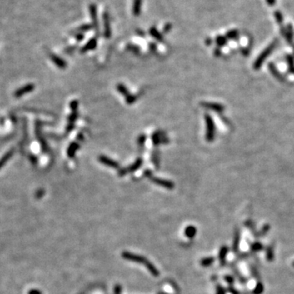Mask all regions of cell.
Segmentation results:
<instances>
[{"instance_id": "6da1fadb", "label": "cell", "mask_w": 294, "mask_h": 294, "mask_svg": "<svg viewBox=\"0 0 294 294\" xmlns=\"http://www.w3.org/2000/svg\"><path fill=\"white\" fill-rule=\"evenodd\" d=\"M122 256H123V258L127 259V260L132 261V262H137L139 263V264L143 265L154 276H159V271L157 270L156 267H155L152 263L150 262H149L146 257H144L140 256V255H136V254L132 253V252H123V253H122Z\"/></svg>"}, {"instance_id": "7a4b0ae2", "label": "cell", "mask_w": 294, "mask_h": 294, "mask_svg": "<svg viewBox=\"0 0 294 294\" xmlns=\"http://www.w3.org/2000/svg\"><path fill=\"white\" fill-rule=\"evenodd\" d=\"M277 44H278V40H275L273 42H272V43H271V44L269 45L267 48L265 49L264 51L261 53L260 55L258 56L257 59L256 60V62H254V64H253L254 70H259V69L262 67V64L264 63V62L266 61V59H267L269 56L271 55V52H272L274 49L275 48V47L277 46Z\"/></svg>"}, {"instance_id": "3957f363", "label": "cell", "mask_w": 294, "mask_h": 294, "mask_svg": "<svg viewBox=\"0 0 294 294\" xmlns=\"http://www.w3.org/2000/svg\"><path fill=\"white\" fill-rule=\"evenodd\" d=\"M206 122V140L207 142H212L215 137V125L209 114H205Z\"/></svg>"}, {"instance_id": "277c9868", "label": "cell", "mask_w": 294, "mask_h": 294, "mask_svg": "<svg viewBox=\"0 0 294 294\" xmlns=\"http://www.w3.org/2000/svg\"><path fill=\"white\" fill-rule=\"evenodd\" d=\"M34 87H35V86L33 83H29V84L25 85L23 87L17 89V91L14 92V97L16 98L21 97H23L26 94H28V93L31 92L32 91H34Z\"/></svg>"}, {"instance_id": "5b68a950", "label": "cell", "mask_w": 294, "mask_h": 294, "mask_svg": "<svg viewBox=\"0 0 294 294\" xmlns=\"http://www.w3.org/2000/svg\"><path fill=\"white\" fill-rule=\"evenodd\" d=\"M152 142L155 146H159L160 143H167L168 139L165 137V133L162 132H155L152 135Z\"/></svg>"}, {"instance_id": "8992f818", "label": "cell", "mask_w": 294, "mask_h": 294, "mask_svg": "<svg viewBox=\"0 0 294 294\" xmlns=\"http://www.w3.org/2000/svg\"><path fill=\"white\" fill-rule=\"evenodd\" d=\"M99 161L102 164H104V165L113 167V168H118V167H119V163H117V162H115V161L113 160V159H110L108 157L104 156V155H102V156L99 157Z\"/></svg>"}, {"instance_id": "52a82bcc", "label": "cell", "mask_w": 294, "mask_h": 294, "mask_svg": "<svg viewBox=\"0 0 294 294\" xmlns=\"http://www.w3.org/2000/svg\"><path fill=\"white\" fill-rule=\"evenodd\" d=\"M153 182H155V184L159 185L160 186L165 187L167 189H172L174 187V184L170 181L167 180H163V179H160V178H156V177H152L151 178Z\"/></svg>"}, {"instance_id": "ba28073f", "label": "cell", "mask_w": 294, "mask_h": 294, "mask_svg": "<svg viewBox=\"0 0 294 294\" xmlns=\"http://www.w3.org/2000/svg\"><path fill=\"white\" fill-rule=\"evenodd\" d=\"M202 106H204L205 108L213 110L215 112H223V110H224V106L220 105V104L211 103V102H203V103H202Z\"/></svg>"}, {"instance_id": "9c48e42d", "label": "cell", "mask_w": 294, "mask_h": 294, "mask_svg": "<svg viewBox=\"0 0 294 294\" xmlns=\"http://www.w3.org/2000/svg\"><path fill=\"white\" fill-rule=\"evenodd\" d=\"M142 163H143L142 159H141V158H138V159H137V160H136L135 162L132 164V165L128 166V167L126 168L127 172H132L137 171V170L139 167H141V166L142 165Z\"/></svg>"}, {"instance_id": "30bf717a", "label": "cell", "mask_w": 294, "mask_h": 294, "mask_svg": "<svg viewBox=\"0 0 294 294\" xmlns=\"http://www.w3.org/2000/svg\"><path fill=\"white\" fill-rule=\"evenodd\" d=\"M51 59L54 64L57 67H59L60 69H65L66 67V62H65L62 58H60L56 55H51Z\"/></svg>"}, {"instance_id": "8fae6325", "label": "cell", "mask_w": 294, "mask_h": 294, "mask_svg": "<svg viewBox=\"0 0 294 294\" xmlns=\"http://www.w3.org/2000/svg\"><path fill=\"white\" fill-rule=\"evenodd\" d=\"M13 154H14V150H10L8 152H7L0 159V168H2V167L8 162V160L11 159V157L12 156Z\"/></svg>"}, {"instance_id": "7c38bea8", "label": "cell", "mask_w": 294, "mask_h": 294, "mask_svg": "<svg viewBox=\"0 0 294 294\" xmlns=\"http://www.w3.org/2000/svg\"><path fill=\"white\" fill-rule=\"evenodd\" d=\"M79 148V145L76 142H73L70 145V146L68 147L67 150V155L68 156L70 157V158H73L75 155V153L78 150V149Z\"/></svg>"}, {"instance_id": "4fadbf2b", "label": "cell", "mask_w": 294, "mask_h": 294, "mask_svg": "<svg viewBox=\"0 0 294 294\" xmlns=\"http://www.w3.org/2000/svg\"><path fill=\"white\" fill-rule=\"evenodd\" d=\"M227 252H228V248H227V246H222V248H221L220 252H219V259H220L221 264H225Z\"/></svg>"}, {"instance_id": "5bb4252c", "label": "cell", "mask_w": 294, "mask_h": 294, "mask_svg": "<svg viewBox=\"0 0 294 294\" xmlns=\"http://www.w3.org/2000/svg\"><path fill=\"white\" fill-rule=\"evenodd\" d=\"M269 68H270V70L271 71L272 74H273V75H275V78H277L278 79H279V80H283L284 77L282 76L281 74H280V73L278 71L277 69L275 68V66H273V64H270V66H269Z\"/></svg>"}, {"instance_id": "9a60e30c", "label": "cell", "mask_w": 294, "mask_h": 294, "mask_svg": "<svg viewBox=\"0 0 294 294\" xmlns=\"http://www.w3.org/2000/svg\"><path fill=\"white\" fill-rule=\"evenodd\" d=\"M96 46H97V41L93 38L91 41H89L87 44L82 49V52H84L88 51V50H92V49L95 48Z\"/></svg>"}, {"instance_id": "2e32d148", "label": "cell", "mask_w": 294, "mask_h": 294, "mask_svg": "<svg viewBox=\"0 0 294 294\" xmlns=\"http://www.w3.org/2000/svg\"><path fill=\"white\" fill-rule=\"evenodd\" d=\"M117 89H118V91L119 92V93H121L122 95L124 96L125 98L130 95L128 89H127V87H125L123 84H121V83H120V84L117 85Z\"/></svg>"}, {"instance_id": "e0dca14e", "label": "cell", "mask_w": 294, "mask_h": 294, "mask_svg": "<svg viewBox=\"0 0 294 294\" xmlns=\"http://www.w3.org/2000/svg\"><path fill=\"white\" fill-rule=\"evenodd\" d=\"M235 239H234V243H233V250L234 252H237L238 248H239V232L236 231L235 233Z\"/></svg>"}, {"instance_id": "ac0fdd59", "label": "cell", "mask_w": 294, "mask_h": 294, "mask_svg": "<svg viewBox=\"0 0 294 294\" xmlns=\"http://www.w3.org/2000/svg\"><path fill=\"white\" fill-rule=\"evenodd\" d=\"M196 234V229L194 227H188L186 230V235L187 237L193 238Z\"/></svg>"}, {"instance_id": "d6986e66", "label": "cell", "mask_w": 294, "mask_h": 294, "mask_svg": "<svg viewBox=\"0 0 294 294\" xmlns=\"http://www.w3.org/2000/svg\"><path fill=\"white\" fill-rule=\"evenodd\" d=\"M287 62L288 64V70L292 74H294V60L291 56L287 57Z\"/></svg>"}, {"instance_id": "ffe728a7", "label": "cell", "mask_w": 294, "mask_h": 294, "mask_svg": "<svg viewBox=\"0 0 294 294\" xmlns=\"http://www.w3.org/2000/svg\"><path fill=\"white\" fill-rule=\"evenodd\" d=\"M213 262H214V258L212 257L203 258V260L201 261V265L202 266H203V267H207V266L212 264Z\"/></svg>"}, {"instance_id": "44dd1931", "label": "cell", "mask_w": 294, "mask_h": 294, "mask_svg": "<svg viewBox=\"0 0 294 294\" xmlns=\"http://www.w3.org/2000/svg\"><path fill=\"white\" fill-rule=\"evenodd\" d=\"M262 248H263V245L260 243H252V245H251V250H252V252H255L262 250Z\"/></svg>"}, {"instance_id": "7402d4cb", "label": "cell", "mask_w": 294, "mask_h": 294, "mask_svg": "<svg viewBox=\"0 0 294 294\" xmlns=\"http://www.w3.org/2000/svg\"><path fill=\"white\" fill-rule=\"evenodd\" d=\"M159 153L158 152H155L153 153L152 155V161L155 166L156 167H159Z\"/></svg>"}, {"instance_id": "603a6c76", "label": "cell", "mask_w": 294, "mask_h": 294, "mask_svg": "<svg viewBox=\"0 0 294 294\" xmlns=\"http://www.w3.org/2000/svg\"><path fill=\"white\" fill-rule=\"evenodd\" d=\"M263 285L262 283H258L256 285V288L255 289L253 290V293L254 294H262L263 292Z\"/></svg>"}, {"instance_id": "cb8c5ba5", "label": "cell", "mask_w": 294, "mask_h": 294, "mask_svg": "<svg viewBox=\"0 0 294 294\" xmlns=\"http://www.w3.org/2000/svg\"><path fill=\"white\" fill-rule=\"evenodd\" d=\"M77 118H78V112H77V111H74V112H72V114H70V117H69V119H68L69 123H74V121L76 120Z\"/></svg>"}, {"instance_id": "d4e9b609", "label": "cell", "mask_w": 294, "mask_h": 294, "mask_svg": "<svg viewBox=\"0 0 294 294\" xmlns=\"http://www.w3.org/2000/svg\"><path fill=\"white\" fill-rule=\"evenodd\" d=\"M267 258L269 261H272L274 258V253H273V248L271 247L267 248Z\"/></svg>"}, {"instance_id": "484cf974", "label": "cell", "mask_w": 294, "mask_h": 294, "mask_svg": "<svg viewBox=\"0 0 294 294\" xmlns=\"http://www.w3.org/2000/svg\"><path fill=\"white\" fill-rule=\"evenodd\" d=\"M226 42H227V39H226V38H224V37L218 36L217 38V43L218 46H224V45L226 44Z\"/></svg>"}, {"instance_id": "4316f807", "label": "cell", "mask_w": 294, "mask_h": 294, "mask_svg": "<svg viewBox=\"0 0 294 294\" xmlns=\"http://www.w3.org/2000/svg\"><path fill=\"white\" fill-rule=\"evenodd\" d=\"M125 99H126V102H127V104L131 105V104H132L133 102H135L136 101H137V97H136V96H134V95H132V94H130V95H129L128 97H127L125 98Z\"/></svg>"}, {"instance_id": "83f0119b", "label": "cell", "mask_w": 294, "mask_h": 294, "mask_svg": "<svg viewBox=\"0 0 294 294\" xmlns=\"http://www.w3.org/2000/svg\"><path fill=\"white\" fill-rule=\"evenodd\" d=\"M146 135L140 136L137 139V143L139 144V146H144V143H145V142H146Z\"/></svg>"}, {"instance_id": "f1b7e54d", "label": "cell", "mask_w": 294, "mask_h": 294, "mask_svg": "<svg viewBox=\"0 0 294 294\" xmlns=\"http://www.w3.org/2000/svg\"><path fill=\"white\" fill-rule=\"evenodd\" d=\"M78 103L77 101H73V102H70V108L72 110V111H77V109H78Z\"/></svg>"}, {"instance_id": "f546056e", "label": "cell", "mask_w": 294, "mask_h": 294, "mask_svg": "<svg viewBox=\"0 0 294 294\" xmlns=\"http://www.w3.org/2000/svg\"><path fill=\"white\" fill-rule=\"evenodd\" d=\"M238 36V32L236 30H232V31L229 32V34H227V37L229 38H235Z\"/></svg>"}, {"instance_id": "4dcf8cb0", "label": "cell", "mask_w": 294, "mask_h": 294, "mask_svg": "<svg viewBox=\"0 0 294 294\" xmlns=\"http://www.w3.org/2000/svg\"><path fill=\"white\" fill-rule=\"evenodd\" d=\"M269 228H270V227L267 226V225H266V226L264 227V228L262 229V231H261L260 232L258 233V235H257L258 237H259V236H263V235H265V234L269 231Z\"/></svg>"}, {"instance_id": "1f68e13d", "label": "cell", "mask_w": 294, "mask_h": 294, "mask_svg": "<svg viewBox=\"0 0 294 294\" xmlns=\"http://www.w3.org/2000/svg\"><path fill=\"white\" fill-rule=\"evenodd\" d=\"M217 294H226V290L221 285H218L217 288Z\"/></svg>"}, {"instance_id": "d6a6232c", "label": "cell", "mask_w": 294, "mask_h": 294, "mask_svg": "<svg viewBox=\"0 0 294 294\" xmlns=\"http://www.w3.org/2000/svg\"><path fill=\"white\" fill-rule=\"evenodd\" d=\"M74 128V123H69V124H68V126H67V127H66V131L69 132L72 131Z\"/></svg>"}, {"instance_id": "836d02e7", "label": "cell", "mask_w": 294, "mask_h": 294, "mask_svg": "<svg viewBox=\"0 0 294 294\" xmlns=\"http://www.w3.org/2000/svg\"><path fill=\"white\" fill-rule=\"evenodd\" d=\"M145 175H146L147 177H150V178L153 177V173H152V172L150 171V170L147 169L146 171H145Z\"/></svg>"}, {"instance_id": "e575fe53", "label": "cell", "mask_w": 294, "mask_h": 294, "mask_svg": "<svg viewBox=\"0 0 294 294\" xmlns=\"http://www.w3.org/2000/svg\"><path fill=\"white\" fill-rule=\"evenodd\" d=\"M225 279H226V280H227V282L228 284H232L233 281H234V279H233V278L231 277V276H226Z\"/></svg>"}, {"instance_id": "d590c367", "label": "cell", "mask_w": 294, "mask_h": 294, "mask_svg": "<svg viewBox=\"0 0 294 294\" xmlns=\"http://www.w3.org/2000/svg\"><path fill=\"white\" fill-rule=\"evenodd\" d=\"M275 17H276V18H277L279 22H282V16L280 13H279V12L276 13V14H275Z\"/></svg>"}, {"instance_id": "8d00e7d4", "label": "cell", "mask_w": 294, "mask_h": 294, "mask_svg": "<svg viewBox=\"0 0 294 294\" xmlns=\"http://www.w3.org/2000/svg\"><path fill=\"white\" fill-rule=\"evenodd\" d=\"M30 159H31V161H32V163H34V164H35V163H37V158L35 156H34V155H30Z\"/></svg>"}, {"instance_id": "74e56055", "label": "cell", "mask_w": 294, "mask_h": 294, "mask_svg": "<svg viewBox=\"0 0 294 294\" xmlns=\"http://www.w3.org/2000/svg\"><path fill=\"white\" fill-rule=\"evenodd\" d=\"M29 294H41V292L38 290H31L29 292Z\"/></svg>"}, {"instance_id": "f35d334b", "label": "cell", "mask_w": 294, "mask_h": 294, "mask_svg": "<svg viewBox=\"0 0 294 294\" xmlns=\"http://www.w3.org/2000/svg\"><path fill=\"white\" fill-rule=\"evenodd\" d=\"M267 1L269 4H271V5L274 4V2H275V0H267Z\"/></svg>"}, {"instance_id": "ab89813d", "label": "cell", "mask_w": 294, "mask_h": 294, "mask_svg": "<svg viewBox=\"0 0 294 294\" xmlns=\"http://www.w3.org/2000/svg\"><path fill=\"white\" fill-rule=\"evenodd\" d=\"M292 266H293V267H294V262H293V263H292Z\"/></svg>"}]
</instances>
